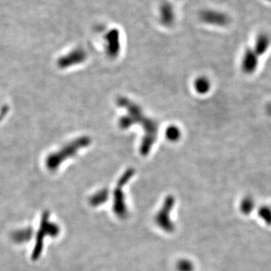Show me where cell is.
Here are the masks:
<instances>
[{"label": "cell", "mask_w": 271, "mask_h": 271, "mask_svg": "<svg viewBox=\"0 0 271 271\" xmlns=\"http://www.w3.org/2000/svg\"><path fill=\"white\" fill-rule=\"evenodd\" d=\"M160 20L163 26H170L175 21V13L173 6L169 3H163L159 9Z\"/></svg>", "instance_id": "8"}, {"label": "cell", "mask_w": 271, "mask_h": 271, "mask_svg": "<svg viewBox=\"0 0 271 271\" xmlns=\"http://www.w3.org/2000/svg\"><path fill=\"white\" fill-rule=\"evenodd\" d=\"M260 57L252 49V47H248L241 58V70L246 75H252L255 73L259 65Z\"/></svg>", "instance_id": "4"}, {"label": "cell", "mask_w": 271, "mask_h": 271, "mask_svg": "<svg viewBox=\"0 0 271 271\" xmlns=\"http://www.w3.org/2000/svg\"><path fill=\"white\" fill-rule=\"evenodd\" d=\"M87 54L82 48H76L66 55L60 57L57 66L61 69H67L72 66L82 64L86 59Z\"/></svg>", "instance_id": "5"}, {"label": "cell", "mask_w": 271, "mask_h": 271, "mask_svg": "<svg viewBox=\"0 0 271 271\" xmlns=\"http://www.w3.org/2000/svg\"><path fill=\"white\" fill-rule=\"evenodd\" d=\"M200 18L206 24L219 27H224L230 23V17L227 14L213 8H207L202 11L200 15Z\"/></svg>", "instance_id": "3"}, {"label": "cell", "mask_w": 271, "mask_h": 271, "mask_svg": "<svg viewBox=\"0 0 271 271\" xmlns=\"http://www.w3.org/2000/svg\"><path fill=\"white\" fill-rule=\"evenodd\" d=\"M266 113L267 114H269L270 116H271V102H270V103L266 106Z\"/></svg>", "instance_id": "11"}, {"label": "cell", "mask_w": 271, "mask_h": 271, "mask_svg": "<svg viewBox=\"0 0 271 271\" xmlns=\"http://www.w3.org/2000/svg\"><path fill=\"white\" fill-rule=\"evenodd\" d=\"M106 54L110 58L118 57L121 50L119 31L116 29L110 30L106 36Z\"/></svg>", "instance_id": "6"}, {"label": "cell", "mask_w": 271, "mask_h": 271, "mask_svg": "<svg viewBox=\"0 0 271 271\" xmlns=\"http://www.w3.org/2000/svg\"><path fill=\"white\" fill-rule=\"evenodd\" d=\"M90 142L91 139L89 136H82L68 142L61 149L47 156L45 160L46 166L49 170H57L66 160L76 156L81 149L88 147Z\"/></svg>", "instance_id": "2"}, {"label": "cell", "mask_w": 271, "mask_h": 271, "mask_svg": "<svg viewBox=\"0 0 271 271\" xmlns=\"http://www.w3.org/2000/svg\"><path fill=\"white\" fill-rule=\"evenodd\" d=\"M271 45V36L268 33H260L255 38L253 45L251 46L257 55L261 57L266 54Z\"/></svg>", "instance_id": "7"}, {"label": "cell", "mask_w": 271, "mask_h": 271, "mask_svg": "<svg viewBox=\"0 0 271 271\" xmlns=\"http://www.w3.org/2000/svg\"><path fill=\"white\" fill-rule=\"evenodd\" d=\"M267 1H268V2H271V0H267Z\"/></svg>", "instance_id": "12"}, {"label": "cell", "mask_w": 271, "mask_h": 271, "mask_svg": "<svg viewBox=\"0 0 271 271\" xmlns=\"http://www.w3.org/2000/svg\"><path fill=\"white\" fill-rule=\"evenodd\" d=\"M166 137L171 142H177L181 137V131L177 126H170L166 130Z\"/></svg>", "instance_id": "10"}, {"label": "cell", "mask_w": 271, "mask_h": 271, "mask_svg": "<svg viewBox=\"0 0 271 271\" xmlns=\"http://www.w3.org/2000/svg\"><path fill=\"white\" fill-rule=\"evenodd\" d=\"M195 89L200 94L208 93L211 89L210 81L204 76H201L195 80Z\"/></svg>", "instance_id": "9"}, {"label": "cell", "mask_w": 271, "mask_h": 271, "mask_svg": "<svg viewBox=\"0 0 271 271\" xmlns=\"http://www.w3.org/2000/svg\"><path fill=\"white\" fill-rule=\"evenodd\" d=\"M117 104L122 107L128 114L123 116L118 121V125L122 130L128 129L134 124H141L142 126L145 135L141 142L140 153L142 156H147L152 150V146L156 142L158 134V124L155 120L148 118L144 114L142 109L126 97H119Z\"/></svg>", "instance_id": "1"}]
</instances>
